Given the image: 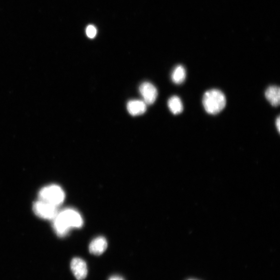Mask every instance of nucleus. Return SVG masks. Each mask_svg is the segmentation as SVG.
<instances>
[{"label": "nucleus", "instance_id": "20e7f679", "mask_svg": "<svg viewBox=\"0 0 280 280\" xmlns=\"http://www.w3.org/2000/svg\"><path fill=\"white\" fill-rule=\"evenodd\" d=\"M35 215L45 219H53L58 213L56 206L41 200L36 201L33 205Z\"/></svg>", "mask_w": 280, "mask_h": 280}, {"label": "nucleus", "instance_id": "39448f33", "mask_svg": "<svg viewBox=\"0 0 280 280\" xmlns=\"http://www.w3.org/2000/svg\"><path fill=\"white\" fill-rule=\"evenodd\" d=\"M139 92L146 105H151L156 102L158 92L156 86L149 82H144L139 87Z\"/></svg>", "mask_w": 280, "mask_h": 280}, {"label": "nucleus", "instance_id": "ddd939ff", "mask_svg": "<svg viewBox=\"0 0 280 280\" xmlns=\"http://www.w3.org/2000/svg\"><path fill=\"white\" fill-rule=\"evenodd\" d=\"M109 280H124L122 277L119 276H114L110 277Z\"/></svg>", "mask_w": 280, "mask_h": 280}, {"label": "nucleus", "instance_id": "0eeeda50", "mask_svg": "<svg viewBox=\"0 0 280 280\" xmlns=\"http://www.w3.org/2000/svg\"><path fill=\"white\" fill-rule=\"evenodd\" d=\"M108 247L106 239L99 237L93 239L91 243L89 250L91 253L95 255H100L104 253Z\"/></svg>", "mask_w": 280, "mask_h": 280}, {"label": "nucleus", "instance_id": "f03ea898", "mask_svg": "<svg viewBox=\"0 0 280 280\" xmlns=\"http://www.w3.org/2000/svg\"><path fill=\"white\" fill-rule=\"evenodd\" d=\"M39 200L58 207L65 199V194L61 187L51 184L42 188L39 194Z\"/></svg>", "mask_w": 280, "mask_h": 280}, {"label": "nucleus", "instance_id": "4468645a", "mask_svg": "<svg viewBox=\"0 0 280 280\" xmlns=\"http://www.w3.org/2000/svg\"><path fill=\"white\" fill-rule=\"evenodd\" d=\"M276 127L277 128V129L279 131V132H280V117L279 116L277 120H276Z\"/></svg>", "mask_w": 280, "mask_h": 280}, {"label": "nucleus", "instance_id": "2eb2a0df", "mask_svg": "<svg viewBox=\"0 0 280 280\" xmlns=\"http://www.w3.org/2000/svg\"></svg>", "mask_w": 280, "mask_h": 280}, {"label": "nucleus", "instance_id": "f8f14e48", "mask_svg": "<svg viewBox=\"0 0 280 280\" xmlns=\"http://www.w3.org/2000/svg\"><path fill=\"white\" fill-rule=\"evenodd\" d=\"M86 33L88 38L93 39L97 35V29L93 25H89L86 28Z\"/></svg>", "mask_w": 280, "mask_h": 280}, {"label": "nucleus", "instance_id": "1a4fd4ad", "mask_svg": "<svg viewBox=\"0 0 280 280\" xmlns=\"http://www.w3.org/2000/svg\"><path fill=\"white\" fill-rule=\"evenodd\" d=\"M265 96L272 106H279L280 103V88L276 86H270L265 92Z\"/></svg>", "mask_w": 280, "mask_h": 280}, {"label": "nucleus", "instance_id": "9b49d317", "mask_svg": "<svg viewBox=\"0 0 280 280\" xmlns=\"http://www.w3.org/2000/svg\"><path fill=\"white\" fill-rule=\"evenodd\" d=\"M168 107L174 115L182 112L183 106L181 100L178 96H173L169 99Z\"/></svg>", "mask_w": 280, "mask_h": 280}, {"label": "nucleus", "instance_id": "423d86ee", "mask_svg": "<svg viewBox=\"0 0 280 280\" xmlns=\"http://www.w3.org/2000/svg\"><path fill=\"white\" fill-rule=\"evenodd\" d=\"M71 269L78 280L85 279L88 274L86 262L78 257L74 258L71 262Z\"/></svg>", "mask_w": 280, "mask_h": 280}, {"label": "nucleus", "instance_id": "9d476101", "mask_svg": "<svg viewBox=\"0 0 280 280\" xmlns=\"http://www.w3.org/2000/svg\"><path fill=\"white\" fill-rule=\"evenodd\" d=\"M186 70L182 65L176 66L174 69L172 75L171 79L173 82L176 84H180L184 82L186 78Z\"/></svg>", "mask_w": 280, "mask_h": 280}, {"label": "nucleus", "instance_id": "7ed1b4c3", "mask_svg": "<svg viewBox=\"0 0 280 280\" xmlns=\"http://www.w3.org/2000/svg\"><path fill=\"white\" fill-rule=\"evenodd\" d=\"M57 216L70 229L71 228H80L83 225L82 216L75 209H65L60 212H58Z\"/></svg>", "mask_w": 280, "mask_h": 280}, {"label": "nucleus", "instance_id": "6e6552de", "mask_svg": "<svg viewBox=\"0 0 280 280\" xmlns=\"http://www.w3.org/2000/svg\"><path fill=\"white\" fill-rule=\"evenodd\" d=\"M127 108L129 114L135 116L144 114L147 105L143 100H133L128 102Z\"/></svg>", "mask_w": 280, "mask_h": 280}, {"label": "nucleus", "instance_id": "f257e3e1", "mask_svg": "<svg viewBox=\"0 0 280 280\" xmlns=\"http://www.w3.org/2000/svg\"><path fill=\"white\" fill-rule=\"evenodd\" d=\"M202 103L206 112L210 114L216 115L224 109L226 100L222 92L218 90H211L204 93Z\"/></svg>", "mask_w": 280, "mask_h": 280}]
</instances>
